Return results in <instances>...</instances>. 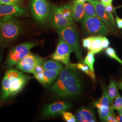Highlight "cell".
Masks as SVG:
<instances>
[{"label":"cell","instance_id":"cell-32","mask_svg":"<svg viewBox=\"0 0 122 122\" xmlns=\"http://www.w3.org/2000/svg\"><path fill=\"white\" fill-rule=\"evenodd\" d=\"M101 41H102V46L103 49L107 48L109 47L110 43H109V39H108L105 36L102 37Z\"/></svg>","mask_w":122,"mask_h":122},{"label":"cell","instance_id":"cell-11","mask_svg":"<svg viewBox=\"0 0 122 122\" xmlns=\"http://www.w3.org/2000/svg\"><path fill=\"white\" fill-rule=\"evenodd\" d=\"M91 3L93 5L96 13L100 20L105 23L110 30L113 32L114 30V27L116 26L113 14L109 13L106 10L105 5L99 0L92 1Z\"/></svg>","mask_w":122,"mask_h":122},{"label":"cell","instance_id":"cell-7","mask_svg":"<svg viewBox=\"0 0 122 122\" xmlns=\"http://www.w3.org/2000/svg\"><path fill=\"white\" fill-rule=\"evenodd\" d=\"M37 45L34 42H27L13 47L10 51L5 61L7 68L16 65L30 52L31 49Z\"/></svg>","mask_w":122,"mask_h":122},{"label":"cell","instance_id":"cell-10","mask_svg":"<svg viewBox=\"0 0 122 122\" xmlns=\"http://www.w3.org/2000/svg\"><path fill=\"white\" fill-rule=\"evenodd\" d=\"M71 108V104L68 102L57 101L46 105L43 110L42 115L44 118L54 117L66 111Z\"/></svg>","mask_w":122,"mask_h":122},{"label":"cell","instance_id":"cell-28","mask_svg":"<svg viewBox=\"0 0 122 122\" xmlns=\"http://www.w3.org/2000/svg\"><path fill=\"white\" fill-rule=\"evenodd\" d=\"M62 114V117L63 119L66 122H77L75 116L73 115V114L68 112H64Z\"/></svg>","mask_w":122,"mask_h":122},{"label":"cell","instance_id":"cell-23","mask_svg":"<svg viewBox=\"0 0 122 122\" xmlns=\"http://www.w3.org/2000/svg\"><path fill=\"white\" fill-rule=\"evenodd\" d=\"M95 61V59L94 54L91 51H89L86 56L83 60V63L89 66L90 70L94 72H95L94 69V64Z\"/></svg>","mask_w":122,"mask_h":122},{"label":"cell","instance_id":"cell-17","mask_svg":"<svg viewBox=\"0 0 122 122\" xmlns=\"http://www.w3.org/2000/svg\"><path fill=\"white\" fill-rule=\"evenodd\" d=\"M92 37V46L90 51H91L94 54L101 52L103 48L102 46V36L95 35Z\"/></svg>","mask_w":122,"mask_h":122},{"label":"cell","instance_id":"cell-22","mask_svg":"<svg viewBox=\"0 0 122 122\" xmlns=\"http://www.w3.org/2000/svg\"><path fill=\"white\" fill-rule=\"evenodd\" d=\"M84 6L86 15L90 16L97 18L100 19V18L96 13V9L95 8L93 5L92 4V3L85 2L84 3Z\"/></svg>","mask_w":122,"mask_h":122},{"label":"cell","instance_id":"cell-24","mask_svg":"<svg viewBox=\"0 0 122 122\" xmlns=\"http://www.w3.org/2000/svg\"><path fill=\"white\" fill-rule=\"evenodd\" d=\"M122 108V97L118 92L117 95L115 98L114 102L110 106V108L112 111L114 110H116L118 111Z\"/></svg>","mask_w":122,"mask_h":122},{"label":"cell","instance_id":"cell-18","mask_svg":"<svg viewBox=\"0 0 122 122\" xmlns=\"http://www.w3.org/2000/svg\"><path fill=\"white\" fill-rule=\"evenodd\" d=\"M94 105L96 108L101 107H110V101L106 88L104 89L102 96L99 100L94 102Z\"/></svg>","mask_w":122,"mask_h":122},{"label":"cell","instance_id":"cell-39","mask_svg":"<svg viewBox=\"0 0 122 122\" xmlns=\"http://www.w3.org/2000/svg\"><path fill=\"white\" fill-rule=\"evenodd\" d=\"M97 0H88V1L89 2H92V1H97Z\"/></svg>","mask_w":122,"mask_h":122},{"label":"cell","instance_id":"cell-29","mask_svg":"<svg viewBox=\"0 0 122 122\" xmlns=\"http://www.w3.org/2000/svg\"><path fill=\"white\" fill-rule=\"evenodd\" d=\"M92 36L89 37L87 38H85L82 39V44L84 48H86L90 51L92 46Z\"/></svg>","mask_w":122,"mask_h":122},{"label":"cell","instance_id":"cell-26","mask_svg":"<svg viewBox=\"0 0 122 122\" xmlns=\"http://www.w3.org/2000/svg\"><path fill=\"white\" fill-rule=\"evenodd\" d=\"M61 12L63 15L66 18L73 19L72 15V6L71 5H65L61 6Z\"/></svg>","mask_w":122,"mask_h":122},{"label":"cell","instance_id":"cell-36","mask_svg":"<svg viewBox=\"0 0 122 122\" xmlns=\"http://www.w3.org/2000/svg\"><path fill=\"white\" fill-rule=\"evenodd\" d=\"M118 120L119 122H122V113H119L118 117Z\"/></svg>","mask_w":122,"mask_h":122},{"label":"cell","instance_id":"cell-20","mask_svg":"<svg viewBox=\"0 0 122 122\" xmlns=\"http://www.w3.org/2000/svg\"><path fill=\"white\" fill-rule=\"evenodd\" d=\"M71 67L74 68L76 69H79L81 71H82L84 72H85L86 74L88 75L89 76H90L92 80H95V72H92L91 70H90V68L89 66L86 65L85 63H78L76 64H72L70 63L69 65Z\"/></svg>","mask_w":122,"mask_h":122},{"label":"cell","instance_id":"cell-30","mask_svg":"<svg viewBox=\"0 0 122 122\" xmlns=\"http://www.w3.org/2000/svg\"><path fill=\"white\" fill-rule=\"evenodd\" d=\"M2 4L19 5L24 0H0Z\"/></svg>","mask_w":122,"mask_h":122},{"label":"cell","instance_id":"cell-41","mask_svg":"<svg viewBox=\"0 0 122 122\" xmlns=\"http://www.w3.org/2000/svg\"><path fill=\"white\" fill-rule=\"evenodd\" d=\"M1 45H2V43L1 40L0 38V46H1Z\"/></svg>","mask_w":122,"mask_h":122},{"label":"cell","instance_id":"cell-16","mask_svg":"<svg viewBox=\"0 0 122 122\" xmlns=\"http://www.w3.org/2000/svg\"><path fill=\"white\" fill-rule=\"evenodd\" d=\"M71 6L72 11V15L74 20L77 22H82L86 15L84 3L78 0H76L73 1Z\"/></svg>","mask_w":122,"mask_h":122},{"label":"cell","instance_id":"cell-6","mask_svg":"<svg viewBox=\"0 0 122 122\" xmlns=\"http://www.w3.org/2000/svg\"><path fill=\"white\" fill-rule=\"evenodd\" d=\"M30 5L32 16L40 23L48 21L53 15L51 6L47 0H30Z\"/></svg>","mask_w":122,"mask_h":122},{"label":"cell","instance_id":"cell-37","mask_svg":"<svg viewBox=\"0 0 122 122\" xmlns=\"http://www.w3.org/2000/svg\"><path fill=\"white\" fill-rule=\"evenodd\" d=\"M118 86L122 90V81H120L118 83Z\"/></svg>","mask_w":122,"mask_h":122},{"label":"cell","instance_id":"cell-34","mask_svg":"<svg viewBox=\"0 0 122 122\" xmlns=\"http://www.w3.org/2000/svg\"><path fill=\"white\" fill-rule=\"evenodd\" d=\"M105 8L106 10L109 13L113 14L114 12L115 8H114L112 4L109 5H108L105 6Z\"/></svg>","mask_w":122,"mask_h":122},{"label":"cell","instance_id":"cell-3","mask_svg":"<svg viewBox=\"0 0 122 122\" xmlns=\"http://www.w3.org/2000/svg\"><path fill=\"white\" fill-rule=\"evenodd\" d=\"M22 31L20 23L15 16L0 18V38L2 45H7L13 42L21 34Z\"/></svg>","mask_w":122,"mask_h":122},{"label":"cell","instance_id":"cell-19","mask_svg":"<svg viewBox=\"0 0 122 122\" xmlns=\"http://www.w3.org/2000/svg\"><path fill=\"white\" fill-rule=\"evenodd\" d=\"M42 66L44 70H52L61 71L64 69L61 62L56 60H48L44 62Z\"/></svg>","mask_w":122,"mask_h":122},{"label":"cell","instance_id":"cell-5","mask_svg":"<svg viewBox=\"0 0 122 122\" xmlns=\"http://www.w3.org/2000/svg\"><path fill=\"white\" fill-rule=\"evenodd\" d=\"M83 34L105 36L110 33L108 27L100 19L86 15L81 22Z\"/></svg>","mask_w":122,"mask_h":122},{"label":"cell","instance_id":"cell-31","mask_svg":"<svg viewBox=\"0 0 122 122\" xmlns=\"http://www.w3.org/2000/svg\"><path fill=\"white\" fill-rule=\"evenodd\" d=\"M103 121L107 122H119L118 120L117 117H116L113 113L109 114L107 117L105 118L104 119L102 120Z\"/></svg>","mask_w":122,"mask_h":122},{"label":"cell","instance_id":"cell-13","mask_svg":"<svg viewBox=\"0 0 122 122\" xmlns=\"http://www.w3.org/2000/svg\"><path fill=\"white\" fill-rule=\"evenodd\" d=\"M26 10L20 5L3 4L0 6V18L7 16H25Z\"/></svg>","mask_w":122,"mask_h":122},{"label":"cell","instance_id":"cell-1","mask_svg":"<svg viewBox=\"0 0 122 122\" xmlns=\"http://www.w3.org/2000/svg\"><path fill=\"white\" fill-rule=\"evenodd\" d=\"M77 69L66 66L60 72L50 91L57 98H72L82 91V83Z\"/></svg>","mask_w":122,"mask_h":122},{"label":"cell","instance_id":"cell-4","mask_svg":"<svg viewBox=\"0 0 122 122\" xmlns=\"http://www.w3.org/2000/svg\"><path fill=\"white\" fill-rule=\"evenodd\" d=\"M57 32L60 38L70 45L78 61L83 62V57L79 43L78 35L74 25L57 29Z\"/></svg>","mask_w":122,"mask_h":122},{"label":"cell","instance_id":"cell-21","mask_svg":"<svg viewBox=\"0 0 122 122\" xmlns=\"http://www.w3.org/2000/svg\"><path fill=\"white\" fill-rule=\"evenodd\" d=\"M118 84L113 81H111L109 83V89L108 91V94L109 97L110 104L112 105L113 103V101L118 93Z\"/></svg>","mask_w":122,"mask_h":122},{"label":"cell","instance_id":"cell-25","mask_svg":"<svg viewBox=\"0 0 122 122\" xmlns=\"http://www.w3.org/2000/svg\"><path fill=\"white\" fill-rule=\"evenodd\" d=\"M98 113L99 114V117L100 119L102 121L105 118L107 117L109 114L113 113L112 109L110 108V106L109 108L101 107L97 109Z\"/></svg>","mask_w":122,"mask_h":122},{"label":"cell","instance_id":"cell-42","mask_svg":"<svg viewBox=\"0 0 122 122\" xmlns=\"http://www.w3.org/2000/svg\"><path fill=\"white\" fill-rule=\"evenodd\" d=\"M2 3H1V2H0V5H2Z\"/></svg>","mask_w":122,"mask_h":122},{"label":"cell","instance_id":"cell-12","mask_svg":"<svg viewBox=\"0 0 122 122\" xmlns=\"http://www.w3.org/2000/svg\"><path fill=\"white\" fill-rule=\"evenodd\" d=\"M52 25L55 29L74 25V19H69L63 15L61 6H55L53 10Z\"/></svg>","mask_w":122,"mask_h":122},{"label":"cell","instance_id":"cell-9","mask_svg":"<svg viewBox=\"0 0 122 122\" xmlns=\"http://www.w3.org/2000/svg\"><path fill=\"white\" fill-rule=\"evenodd\" d=\"M73 50L65 41L60 38L55 51L51 56L52 60L58 61L68 66L70 64V55Z\"/></svg>","mask_w":122,"mask_h":122},{"label":"cell","instance_id":"cell-14","mask_svg":"<svg viewBox=\"0 0 122 122\" xmlns=\"http://www.w3.org/2000/svg\"><path fill=\"white\" fill-rule=\"evenodd\" d=\"M61 72L55 70H44L42 72L34 74V76L44 87H48L55 81Z\"/></svg>","mask_w":122,"mask_h":122},{"label":"cell","instance_id":"cell-40","mask_svg":"<svg viewBox=\"0 0 122 122\" xmlns=\"http://www.w3.org/2000/svg\"><path fill=\"white\" fill-rule=\"evenodd\" d=\"M118 112L119 113H122V108Z\"/></svg>","mask_w":122,"mask_h":122},{"label":"cell","instance_id":"cell-15","mask_svg":"<svg viewBox=\"0 0 122 122\" xmlns=\"http://www.w3.org/2000/svg\"><path fill=\"white\" fill-rule=\"evenodd\" d=\"M77 122H96L95 112L94 109L89 107L83 106L77 110L75 114Z\"/></svg>","mask_w":122,"mask_h":122},{"label":"cell","instance_id":"cell-38","mask_svg":"<svg viewBox=\"0 0 122 122\" xmlns=\"http://www.w3.org/2000/svg\"><path fill=\"white\" fill-rule=\"evenodd\" d=\"M79 1H81V2H82V3H85V2H86V1H88V0H78Z\"/></svg>","mask_w":122,"mask_h":122},{"label":"cell","instance_id":"cell-8","mask_svg":"<svg viewBox=\"0 0 122 122\" xmlns=\"http://www.w3.org/2000/svg\"><path fill=\"white\" fill-rule=\"evenodd\" d=\"M44 60L43 57L30 52L15 66L17 69L23 72L33 74L35 67L43 65Z\"/></svg>","mask_w":122,"mask_h":122},{"label":"cell","instance_id":"cell-35","mask_svg":"<svg viewBox=\"0 0 122 122\" xmlns=\"http://www.w3.org/2000/svg\"><path fill=\"white\" fill-rule=\"evenodd\" d=\"M113 0H100V1L105 6H106L112 4Z\"/></svg>","mask_w":122,"mask_h":122},{"label":"cell","instance_id":"cell-33","mask_svg":"<svg viewBox=\"0 0 122 122\" xmlns=\"http://www.w3.org/2000/svg\"><path fill=\"white\" fill-rule=\"evenodd\" d=\"M114 13L115 15V22L117 24V25L119 29H122V19L119 17L117 15V14L114 10Z\"/></svg>","mask_w":122,"mask_h":122},{"label":"cell","instance_id":"cell-27","mask_svg":"<svg viewBox=\"0 0 122 122\" xmlns=\"http://www.w3.org/2000/svg\"><path fill=\"white\" fill-rule=\"evenodd\" d=\"M105 53L106 55L109 57L113 58L115 60L118 61L119 63H120L122 65V61L121 59L118 57L116 53L115 50L112 48L108 47L105 50Z\"/></svg>","mask_w":122,"mask_h":122},{"label":"cell","instance_id":"cell-2","mask_svg":"<svg viewBox=\"0 0 122 122\" xmlns=\"http://www.w3.org/2000/svg\"><path fill=\"white\" fill-rule=\"evenodd\" d=\"M31 78L17 69L10 68L6 71L2 81L0 101L4 102L16 96Z\"/></svg>","mask_w":122,"mask_h":122}]
</instances>
